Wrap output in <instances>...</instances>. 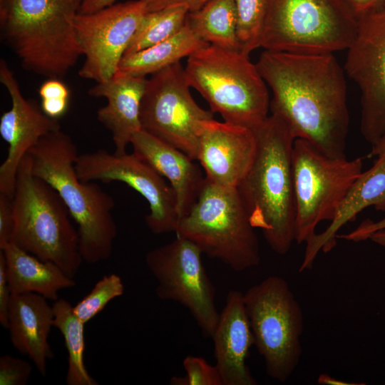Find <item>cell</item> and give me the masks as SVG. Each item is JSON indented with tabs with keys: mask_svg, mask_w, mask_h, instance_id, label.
<instances>
[{
	"mask_svg": "<svg viewBox=\"0 0 385 385\" xmlns=\"http://www.w3.org/2000/svg\"><path fill=\"white\" fill-rule=\"evenodd\" d=\"M272 93L270 108L296 139L325 155L344 158L349 127L344 70L333 53L265 50L256 63Z\"/></svg>",
	"mask_w": 385,
	"mask_h": 385,
	"instance_id": "6da1fadb",
	"label": "cell"
},
{
	"mask_svg": "<svg viewBox=\"0 0 385 385\" xmlns=\"http://www.w3.org/2000/svg\"><path fill=\"white\" fill-rule=\"evenodd\" d=\"M254 161L237 190L255 228L272 250L285 255L295 241V200L292 153L296 139L288 125L271 114L252 130Z\"/></svg>",
	"mask_w": 385,
	"mask_h": 385,
	"instance_id": "7a4b0ae2",
	"label": "cell"
},
{
	"mask_svg": "<svg viewBox=\"0 0 385 385\" xmlns=\"http://www.w3.org/2000/svg\"><path fill=\"white\" fill-rule=\"evenodd\" d=\"M33 174L59 195L78 226L83 261L94 265L112 255L117 235L112 196L76 173L79 155L73 139L61 130L43 137L29 153Z\"/></svg>",
	"mask_w": 385,
	"mask_h": 385,
	"instance_id": "3957f363",
	"label": "cell"
},
{
	"mask_svg": "<svg viewBox=\"0 0 385 385\" xmlns=\"http://www.w3.org/2000/svg\"><path fill=\"white\" fill-rule=\"evenodd\" d=\"M81 0H4L3 38L23 67L48 78H62L83 55L74 19Z\"/></svg>",
	"mask_w": 385,
	"mask_h": 385,
	"instance_id": "277c9868",
	"label": "cell"
},
{
	"mask_svg": "<svg viewBox=\"0 0 385 385\" xmlns=\"http://www.w3.org/2000/svg\"><path fill=\"white\" fill-rule=\"evenodd\" d=\"M12 203L11 244L56 264L73 278L83 262L78 230L57 192L33 174L29 153L18 170Z\"/></svg>",
	"mask_w": 385,
	"mask_h": 385,
	"instance_id": "5b68a950",
	"label": "cell"
},
{
	"mask_svg": "<svg viewBox=\"0 0 385 385\" xmlns=\"http://www.w3.org/2000/svg\"><path fill=\"white\" fill-rule=\"evenodd\" d=\"M186 79L225 122L255 129L269 116L267 85L250 55L208 44L188 57Z\"/></svg>",
	"mask_w": 385,
	"mask_h": 385,
	"instance_id": "8992f818",
	"label": "cell"
},
{
	"mask_svg": "<svg viewBox=\"0 0 385 385\" xmlns=\"http://www.w3.org/2000/svg\"><path fill=\"white\" fill-rule=\"evenodd\" d=\"M261 47L295 53H334L354 40L357 17L344 0H264Z\"/></svg>",
	"mask_w": 385,
	"mask_h": 385,
	"instance_id": "52a82bcc",
	"label": "cell"
},
{
	"mask_svg": "<svg viewBox=\"0 0 385 385\" xmlns=\"http://www.w3.org/2000/svg\"><path fill=\"white\" fill-rule=\"evenodd\" d=\"M175 233L236 272L260 264L258 239L237 188L205 179L195 204L180 219Z\"/></svg>",
	"mask_w": 385,
	"mask_h": 385,
	"instance_id": "ba28073f",
	"label": "cell"
},
{
	"mask_svg": "<svg viewBox=\"0 0 385 385\" xmlns=\"http://www.w3.org/2000/svg\"><path fill=\"white\" fill-rule=\"evenodd\" d=\"M255 344L267 374L286 381L299 364L304 328L302 309L288 282L270 276L243 294Z\"/></svg>",
	"mask_w": 385,
	"mask_h": 385,
	"instance_id": "9c48e42d",
	"label": "cell"
},
{
	"mask_svg": "<svg viewBox=\"0 0 385 385\" xmlns=\"http://www.w3.org/2000/svg\"><path fill=\"white\" fill-rule=\"evenodd\" d=\"M295 200V241L307 243L317 225L332 221L352 184L362 173V160L329 157L310 142L295 139L292 153Z\"/></svg>",
	"mask_w": 385,
	"mask_h": 385,
	"instance_id": "30bf717a",
	"label": "cell"
},
{
	"mask_svg": "<svg viewBox=\"0 0 385 385\" xmlns=\"http://www.w3.org/2000/svg\"><path fill=\"white\" fill-rule=\"evenodd\" d=\"M190 88L180 61L150 75L140 120L143 130L197 160L200 123L214 113L195 102Z\"/></svg>",
	"mask_w": 385,
	"mask_h": 385,
	"instance_id": "8fae6325",
	"label": "cell"
},
{
	"mask_svg": "<svg viewBox=\"0 0 385 385\" xmlns=\"http://www.w3.org/2000/svg\"><path fill=\"white\" fill-rule=\"evenodd\" d=\"M202 255L192 241L177 236L172 242L148 252L145 261L157 281V297L182 304L203 333L211 337L220 313L215 304V289Z\"/></svg>",
	"mask_w": 385,
	"mask_h": 385,
	"instance_id": "7c38bea8",
	"label": "cell"
},
{
	"mask_svg": "<svg viewBox=\"0 0 385 385\" xmlns=\"http://www.w3.org/2000/svg\"><path fill=\"white\" fill-rule=\"evenodd\" d=\"M78 178L84 182H122L140 194L150 212L145 223L154 234L176 232L179 217L174 191L150 165L135 153L117 155L104 149L79 154Z\"/></svg>",
	"mask_w": 385,
	"mask_h": 385,
	"instance_id": "4fadbf2b",
	"label": "cell"
},
{
	"mask_svg": "<svg viewBox=\"0 0 385 385\" xmlns=\"http://www.w3.org/2000/svg\"><path fill=\"white\" fill-rule=\"evenodd\" d=\"M344 70L361 91L360 129L373 144L385 135V4L357 17Z\"/></svg>",
	"mask_w": 385,
	"mask_h": 385,
	"instance_id": "5bb4252c",
	"label": "cell"
},
{
	"mask_svg": "<svg viewBox=\"0 0 385 385\" xmlns=\"http://www.w3.org/2000/svg\"><path fill=\"white\" fill-rule=\"evenodd\" d=\"M148 12L146 0H132L114 4L91 14H77L74 26L85 56L79 76L97 83L112 78Z\"/></svg>",
	"mask_w": 385,
	"mask_h": 385,
	"instance_id": "9a60e30c",
	"label": "cell"
},
{
	"mask_svg": "<svg viewBox=\"0 0 385 385\" xmlns=\"http://www.w3.org/2000/svg\"><path fill=\"white\" fill-rule=\"evenodd\" d=\"M0 81L11 99V108L0 118V135L8 144L7 155L0 165V192L12 197L21 162L43 137L61 130V124L24 98L4 59L0 61Z\"/></svg>",
	"mask_w": 385,
	"mask_h": 385,
	"instance_id": "2e32d148",
	"label": "cell"
},
{
	"mask_svg": "<svg viewBox=\"0 0 385 385\" xmlns=\"http://www.w3.org/2000/svg\"><path fill=\"white\" fill-rule=\"evenodd\" d=\"M255 133L248 128L202 120L198 129V160L209 182L236 188L250 170L256 154Z\"/></svg>",
	"mask_w": 385,
	"mask_h": 385,
	"instance_id": "e0dca14e",
	"label": "cell"
},
{
	"mask_svg": "<svg viewBox=\"0 0 385 385\" xmlns=\"http://www.w3.org/2000/svg\"><path fill=\"white\" fill-rule=\"evenodd\" d=\"M371 145L368 157H376L373 165L352 184L329 226L306 243L300 272L312 267L320 251L330 252L337 245L339 230L363 210L372 206L385 211V135Z\"/></svg>",
	"mask_w": 385,
	"mask_h": 385,
	"instance_id": "ac0fdd59",
	"label": "cell"
},
{
	"mask_svg": "<svg viewBox=\"0 0 385 385\" xmlns=\"http://www.w3.org/2000/svg\"><path fill=\"white\" fill-rule=\"evenodd\" d=\"M211 338L222 385L257 384L246 363L254 337L240 291L228 292Z\"/></svg>",
	"mask_w": 385,
	"mask_h": 385,
	"instance_id": "d6986e66",
	"label": "cell"
},
{
	"mask_svg": "<svg viewBox=\"0 0 385 385\" xmlns=\"http://www.w3.org/2000/svg\"><path fill=\"white\" fill-rule=\"evenodd\" d=\"M130 145L133 153L167 179L174 191L179 220L195 204L205 177L195 160L180 150L141 130Z\"/></svg>",
	"mask_w": 385,
	"mask_h": 385,
	"instance_id": "ffe728a7",
	"label": "cell"
},
{
	"mask_svg": "<svg viewBox=\"0 0 385 385\" xmlns=\"http://www.w3.org/2000/svg\"><path fill=\"white\" fill-rule=\"evenodd\" d=\"M48 300L36 293L12 294L6 328L14 349L28 356L43 376L53 357L48 342L53 310Z\"/></svg>",
	"mask_w": 385,
	"mask_h": 385,
	"instance_id": "44dd1931",
	"label": "cell"
},
{
	"mask_svg": "<svg viewBox=\"0 0 385 385\" xmlns=\"http://www.w3.org/2000/svg\"><path fill=\"white\" fill-rule=\"evenodd\" d=\"M146 81V78L115 75L88 91L90 96L107 99L97 118L111 133L117 155L125 153L133 135L142 130L140 110Z\"/></svg>",
	"mask_w": 385,
	"mask_h": 385,
	"instance_id": "7402d4cb",
	"label": "cell"
},
{
	"mask_svg": "<svg viewBox=\"0 0 385 385\" xmlns=\"http://www.w3.org/2000/svg\"><path fill=\"white\" fill-rule=\"evenodd\" d=\"M0 250L4 255L12 294L36 293L55 301L58 299L59 291L76 285L73 278L56 264L43 261L13 244Z\"/></svg>",
	"mask_w": 385,
	"mask_h": 385,
	"instance_id": "603a6c76",
	"label": "cell"
},
{
	"mask_svg": "<svg viewBox=\"0 0 385 385\" xmlns=\"http://www.w3.org/2000/svg\"><path fill=\"white\" fill-rule=\"evenodd\" d=\"M208 44L192 32L185 21L180 31L171 37L147 48L125 54L115 75L146 78Z\"/></svg>",
	"mask_w": 385,
	"mask_h": 385,
	"instance_id": "cb8c5ba5",
	"label": "cell"
},
{
	"mask_svg": "<svg viewBox=\"0 0 385 385\" xmlns=\"http://www.w3.org/2000/svg\"><path fill=\"white\" fill-rule=\"evenodd\" d=\"M186 23L203 41L226 49L240 50L234 0H210L200 9L188 12Z\"/></svg>",
	"mask_w": 385,
	"mask_h": 385,
	"instance_id": "d4e9b609",
	"label": "cell"
},
{
	"mask_svg": "<svg viewBox=\"0 0 385 385\" xmlns=\"http://www.w3.org/2000/svg\"><path fill=\"white\" fill-rule=\"evenodd\" d=\"M53 327L61 333L68 352L66 382L68 385H98L87 370L84 362L85 323L74 313L71 303L63 298L55 300Z\"/></svg>",
	"mask_w": 385,
	"mask_h": 385,
	"instance_id": "484cf974",
	"label": "cell"
},
{
	"mask_svg": "<svg viewBox=\"0 0 385 385\" xmlns=\"http://www.w3.org/2000/svg\"><path fill=\"white\" fill-rule=\"evenodd\" d=\"M188 12L186 6H175L146 13L125 54L147 48L171 37L184 26Z\"/></svg>",
	"mask_w": 385,
	"mask_h": 385,
	"instance_id": "4316f807",
	"label": "cell"
},
{
	"mask_svg": "<svg viewBox=\"0 0 385 385\" xmlns=\"http://www.w3.org/2000/svg\"><path fill=\"white\" fill-rule=\"evenodd\" d=\"M237 13V38L239 49L250 53L261 47L265 18L264 0H234Z\"/></svg>",
	"mask_w": 385,
	"mask_h": 385,
	"instance_id": "83f0119b",
	"label": "cell"
},
{
	"mask_svg": "<svg viewBox=\"0 0 385 385\" xmlns=\"http://www.w3.org/2000/svg\"><path fill=\"white\" fill-rule=\"evenodd\" d=\"M124 284L117 274L103 276L94 285L91 292L75 306L76 315L85 324L99 314L113 299L124 293Z\"/></svg>",
	"mask_w": 385,
	"mask_h": 385,
	"instance_id": "f1b7e54d",
	"label": "cell"
},
{
	"mask_svg": "<svg viewBox=\"0 0 385 385\" xmlns=\"http://www.w3.org/2000/svg\"><path fill=\"white\" fill-rule=\"evenodd\" d=\"M185 375L170 379L172 385H222L217 366L200 356H188L183 362Z\"/></svg>",
	"mask_w": 385,
	"mask_h": 385,
	"instance_id": "f546056e",
	"label": "cell"
},
{
	"mask_svg": "<svg viewBox=\"0 0 385 385\" xmlns=\"http://www.w3.org/2000/svg\"><path fill=\"white\" fill-rule=\"evenodd\" d=\"M32 372L26 360L9 354L0 357V385H25Z\"/></svg>",
	"mask_w": 385,
	"mask_h": 385,
	"instance_id": "4dcf8cb0",
	"label": "cell"
},
{
	"mask_svg": "<svg viewBox=\"0 0 385 385\" xmlns=\"http://www.w3.org/2000/svg\"><path fill=\"white\" fill-rule=\"evenodd\" d=\"M14 224L12 197L0 192V250L11 243Z\"/></svg>",
	"mask_w": 385,
	"mask_h": 385,
	"instance_id": "1f68e13d",
	"label": "cell"
},
{
	"mask_svg": "<svg viewBox=\"0 0 385 385\" xmlns=\"http://www.w3.org/2000/svg\"><path fill=\"white\" fill-rule=\"evenodd\" d=\"M11 296L12 293L7 280L5 258L3 252L0 250V323L6 329Z\"/></svg>",
	"mask_w": 385,
	"mask_h": 385,
	"instance_id": "d6a6232c",
	"label": "cell"
},
{
	"mask_svg": "<svg viewBox=\"0 0 385 385\" xmlns=\"http://www.w3.org/2000/svg\"><path fill=\"white\" fill-rule=\"evenodd\" d=\"M385 229V217L378 221L364 220L356 229L348 234L337 235V238L348 241L360 242L368 240L374 232Z\"/></svg>",
	"mask_w": 385,
	"mask_h": 385,
	"instance_id": "836d02e7",
	"label": "cell"
},
{
	"mask_svg": "<svg viewBox=\"0 0 385 385\" xmlns=\"http://www.w3.org/2000/svg\"><path fill=\"white\" fill-rule=\"evenodd\" d=\"M41 100L69 99L70 91L60 78H48L38 90Z\"/></svg>",
	"mask_w": 385,
	"mask_h": 385,
	"instance_id": "e575fe53",
	"label": "cell"
},
{
	"mask_svg": "<svg viewBox=\"0 0 385 385\" xmlns=\"http://www.w3.org/2000/svg\"><path fill=\"white\" fill-rule=\"evenodd\" d=\"M148 11H155L163 9L185 6L189 12L200 9L210 0H146Z\"/></svg>",
	"mask_w": 385,
	"mask_h": 385,
	"instance_id": "d590c367",
	"label": "cell"
},
{
	"mask_svg": "<svg viewBox=\"0 0 385 385\" xmlns=\"http://www.w3.org/2000/svg\"><path fill=\"white\" fill-rule=\"evenodd\" d=\"M356 17L385 4V0H344Z\"/></svg>",
	"mask_w": 385,
	"mask_h": 385,
	"instance_id": "8d00e7d4",
	"label": "cell"
},
{
	"mask_svg": "<svg viewBox=\"0 0 385 385\" xmlns=\"http://www.w3.org/2000/svg\"><path fill=\"white\" fill-rule=\"evenodd\" d=\"M116 0H81L78 11L79 14H91L113 4Z\"/></svg>",
	"mask_w": 385,
	"mask_h": 385,
	"instance_id": "74e56055",
	"label": "cell"
},
{
	"mask_svg": "<svg viewBox=\"0 0 385 385\" xmlns=\"http://www.w3.org/2000/svg\"><path fill=\"white\" fill-rule=\"evenodd\" d=\"M317 383L322 385H364V383L349 382L334 378L327 374H322L317 378Z\"/></svg>",
	"mask_w": 385,
	"mask_h": 385,
	"instance_id": "f35d334b",
	"label": "cell"
},
{
	"mask_svg": "<svg viewBox=\"0 0 385 385\" xmlns=\"http://www.w3.org/2000/svg\"><path fill=\"white\" fill-rule=\"evenodd\" d=\"M369 239L385 247V229L374 232L369 236Z\"/></svg>",
	"mask_w": 385,
	"mask_h": 385,
	"instance_id": "ab89813d",
	"label": "cell"
},
{
	"mask_svg": "<svg viewBox=\"0 0 385 385\" xmlns=\"http://www.w3.org/2000/svg\"><path fill=\"white\" fill-rule=\"evenodd\" d=\"M4 0H0V2L3 1Z\"/></svg>",
	"mask_w": 385,
	"mask_h": 385,
	"instance_id": "60d3db41",
	"label": "cell"
}]
</instances>
